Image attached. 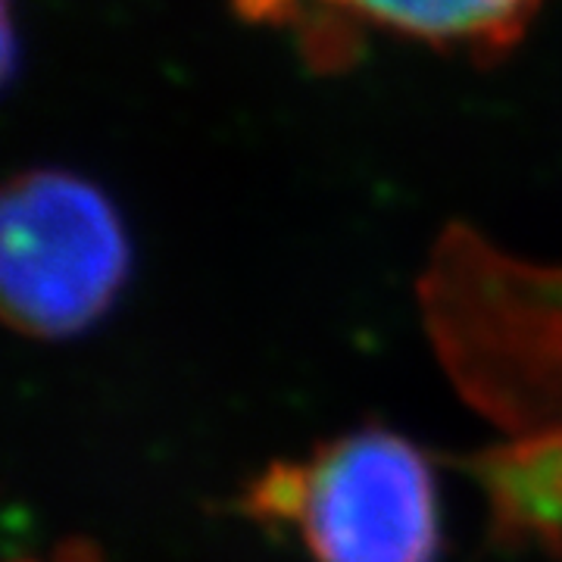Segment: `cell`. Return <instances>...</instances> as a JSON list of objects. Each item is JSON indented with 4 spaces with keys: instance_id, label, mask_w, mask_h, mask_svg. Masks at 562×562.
I'll return each mask as SVG.
<instances>
[{
    "instance_id": "obj_1",
    "label": "cell",
    "mask_w": 562,
    "mask_h": 562,
    "mask_svg": "<svg viewBox=\"0 0 562 562\" xmlns=\"http://www.w3.org/2000/svg\"><path fill=\"white\" fill-rule=\"evenodd\" d=\"M250 509L294 525L316 562H435L441 541L428 462L382 428L272 465Z\"/></svg>"
},
{
    "instance_id": "obj_2",
    "label": "cell",
    "mask_w": 562,
    "mask_h": 562,
    "mask_svg": "<svg viewBox=\"0 0 562 562\" xmlns=\"http://www.w3.org/2000/svg\"><path fill=\"white\" fill-rule=\"evenodd\" d=\"M128 272V241L101 191L69 172H29L7 188L0 225L3 316L32 338L98 322Z\"/></svg>"
},
{
    "instance_id": "obj_3",
    "label": "cell",
    "mask_w": 562,
    "mask_h": 562,
    "mask_svg": "<svg viewBox=\"0 0 562 562\" xmlns=\"http://www.w3.org/2000/svg\"><path fill=\"white\" fill-rule=\"evenodd\" d=\"M541 0H338V7L409 38L501 54L525 32Z\"/></svg>"
},
{
    "instance_id": "obj_4",
    "label": "cell",
    "mask_w": 562,
    "mask_h": 562,
    "mask_svg": "<svg viewBox=\"0 0 562 562\" xmlns=\"http://www.w3.org/2000/svg\"><path fill=\"white\" fill-rule=\"evenodd\" d=\"M235 7L241 10L244 16L257 22H272V25L306 20L316 7L341 10L338 0H235Z\"/></svg>"
},
{
    "instance_id": "obj_5",
    "label": "cell",
    "mask_w": 562,
    "mask_h": 562,
    "mask_svg": "<svg viewBox=\"0 0 562 562\" xmlns=\"http://www.w3.org/2000/svg\"><path fill=\"white\" fill-rule=\"evenodd\" d=\"M20 562H103L101 553L85 541H72L63 543L60 550L50 557V560H20Z\"/></svg>"
}]
</instances>
